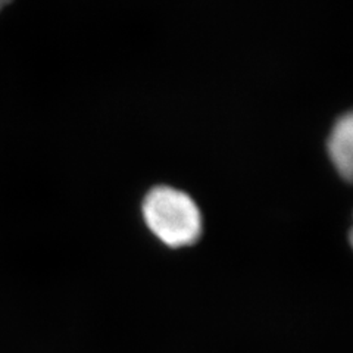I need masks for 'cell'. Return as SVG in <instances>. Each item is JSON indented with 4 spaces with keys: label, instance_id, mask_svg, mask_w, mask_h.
I'll return each instance as SVG.
<instances>
[{
    "label": "cell",
    "instance_id": "cell-2",
    "mask_svg": "<svg viewBox=\"0 0 353 353\" xmlns=\"http://www.w3.org/2000/svg\"><path fill=\"white\" fill-rule=\"evenodd\" d=\"M327 150L339 175L350 181L353 175V117L350 112L341 115L331 128Z\"/></svg>",
    "mask_w": 353,
    "mask_h": 353
},
{
    "label": "cell",
    "instance_id": "cell-3",
    "mask_svg": "<svg viewBox=\"0 0 353 353\" xmlns=\"http://www.w3.org/2000/svg\"><path fill=\"white\" fill-rule=\"evenodd\" d=\"M12 3V0H0V12H2V10L8 6V5H10Z\"/></svg>",
    "mask_w": 353,
    "mask_h": 353
},
{
    "label": "cell",
    "instance_id": "cell-1",
    "mask_svg": "<svg viewBox=\"0 0 353 353\" xmlns=\"http://www.w3.org/2000/svg\"><path fill=\"white\" fill-rule=\"evenodd\" d=\"M150 233L170 248L192 246L201 239L203 218L190 194L170 185L149 190L141 205Z\"/></svg>",
    "mask_w": 353,
    "mask_h": 353
}]
</instances>
